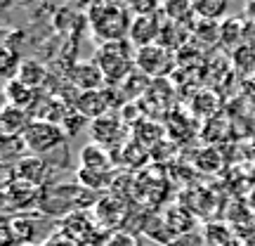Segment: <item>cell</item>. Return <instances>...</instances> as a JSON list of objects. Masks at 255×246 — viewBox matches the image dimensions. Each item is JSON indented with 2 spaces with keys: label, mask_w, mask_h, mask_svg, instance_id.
Returning <instances> with one entry per match:
<instances>
[{
  "label": "cell",
  "mask_w": 255,
  "mask_h": 246,
  "mask_svg": "<svg viewBox=\"0 0 255 246\" xmlns=\"http://www.w3.org/2000/svg\"><path fill=\"white\" fill-rule=\"evenodd\" d=\"M78 164L81 168H90V171H114V159H111L109 149L97 142H88L85 147H81Z\"/></svg>",
  "instance_id": "cell-12"
},
{
  "label": "cell",
  "mask_w": 255,
  "mask_h": 246,
  "mask_svg": "<svg viewBox=\"0 0 255 246\" xmlns=\"http://www.w3.org/2000/svg\"><path fill=\"white\" fill-rule=\"evenodd\" d=\"M163 223H165V232L168 237L173 242L175 237H182V235H189L191 232V216L187 209H180V206H173V209L165 211L163 216Z\"/></svg>",
  "instance_id": "cell-14"
},
{
  "label": "cell",
  "mask_w": 255,
  "mask_h": 246,
  "mask_svg": "<svg viewBox=\"0 0 255 246\" xmlns=\"http://www.w3.org/2000/svg\"><path fill=\"white\" fill-rule=\"evenodd\" d=\"M69 81H71V85H76L81 92L104 90V85H107V78H104L100 64L95 62V59H85V62L73 64L71 73H69Z\"/></svg>",
  "instance_id": "cell-8"
},
{
  "label": "cell",
  "mask_w": 255,
  "mask_h": 246,
  "mask_svg": "<svg viewBox=\"0 0 255 246\" xmlns=\"http://www.w3.org/2000/svg\"><path fill=\"white\" fill-rule=\"evenodd\" d=\"M95 62L100 64L107 83H123L135 71V45L128 38L100 43L95 50Z\"/></svg>",
  "instance_id": "cell-2"
},
{
  "label": "cell",
  "mask_w": 255,
  "mask_h": 246,
  "mask_svg": "<svg viewBox=\"0 0 255 246\" xmlns=\"http://www.w3.org/2000/svg\"><path fill=\"white\" fill-rule=\"evenodd\" d=\"M196 166H199L201 171H206V173H215L220 168V156L215 149H201L199 154H196Z\"/></svg>",
  "instance_id": "cell-23"
},
{
  "label": "cell",
  "mask_w": 255,
  "mask_h": 246,
  "mask_svg": "<svg viewBox=\"0 0 255 246\" xmlns=\"http://www.w3.org/2000/svg\"><path fill=\"white\" fill-rule=\"evenodd\" d=\"M31 116H28L26 109L21 107H14V104H5V109L0 114V128H2V135L5 140H12V137H21L26 133V128L31 126Z\"/></svg>",
  "instance_id": "cell-11"
},
{
  "label": "cell",
  "mask_w": 255,
  "mask_h": 246,
  "mask_svg": "<svg viewBox=\"0 0 255 246\" xmlns=\"http://www.w3.org/2000/svg\"><path fill=\"white\" fill-rule=\"evenodd\" d=\"M12 232L17 235V239L21 244H28L33 239V223L28 218H14L12 220Z\"/></svg>",
  "instance_id": "cell-24"
},
{
  "label": "cell",
  "mask_w": 255,
  "mask_h": 246,
  "mask_svg": "<svg viewBox=\"0 0 255 246\" xmlns=\"http://www.w3.org/2000/svg\"><path fill=\"white\" fill-rule=\"evenodd\" d=\"M88 26L100 43L126 40L132 26V9L126 2H95L88 7Z\"/></svg>",
  "instance_id": "cell-1"
},
{
  "label": "cell",
  "mask_w": 255,
  "mask_h": 246,
  "mask_svg": "<svg viewBox=\"0 0 255 246\" xmlns=\"http://www.w3.org/2000/svg\"><path fill=\"white\" fill-rule=\"evenodd\" d=\"M5 97H7V104H14V107H21V109L28 111V107L36 100V92H33V88H28V85L14 78L5 85Z\"/></svg>",
  "instance_id": "cell-17"
},
{
  "label": "cell",
  "mask_w": 255,
  "mask_h": 246,
  "mask_svg": "<svg viewBox=\"0 0 255 246\" xmlns=\"http://www.w3.org/2000/svg\"><path fill=\"white\" fill-rule=\"evenodd\" d=\"M45 66L43 64H38L36 59H26V62H21V66H19V73H17V81H21L24 85H28V88H33L36 90L40 83L45 81Z\"/></svg>",
  "instance_id": "cell-18"
},
{
  "label": "cell",
  "mask_w": 255,
  "mask_h": 246,
  "mask_svg": "<svg viewBox=\"0 0 255 246\" xmlns=\"http://www.w3.org/2000/svg\"><path fill=\"white\" fill-rule=\"evenodd\" d=\"M168 246H203V239L199 235L189 232V235H182V237H175Z\"/></svg>",
  "instance_id": "cell-27"
},
{
  "label": "cell",
  "mask_w": 255,
  "mask_h": 246,
  "mask_svg": "<svg viewBox=\"0 0 255 246\" xmlns=\"http://www.w3.org/2000/svg\"><path fill=\"white\" fill-rule=\"evenodd\" d=\"M161 31H163V19H161V12L158 14H146V17H132V26H130V33H128V40L137 47H146L158 43L161 38Z\"/></svg>",
  "instance_id": "cell-7"
},
{
  "label": "cell",
  "mask_w": 255,
  "mask_h": 246,
  "mask_svg": "<svg viewBox=\"0 0 255 246\" xmlns=\"http://www.w3.org/2000/svg\"><path fill=\"white\" fill-rule=\"evenodd\" d=\"M191 12H194L201 21L218 24L220 19L227 14V2H225V0H196V2H191Z\"/></svg>",
  "instance_id": "cell-16"
},
{
  "label": "cell",
  "mask_w": 255,
  "mask_h": 246,
  "mask_svg": "<svg viewBox=\"0 0 255 246\" xmlns=\"http://www.w3.org/2000/svg\"><path fill=\"white\" fill-rule=\"evenodd\" d=\"M21 140L33 156H50L62 145H66V133L57 123H50L45 119H33Z\"/></svg>",
  "instance_id": "cell-4"
},
{
  "label": "cell",
  "mask_w": 255,
  "mask_h": 246,
  "mask_svg": "<svg viewBox=\"0 0 255 246\" xmlns=\"http://www.w3.org/2000/svg\"><path fill=\"white\" fill-rule=\"evenodd\" d=\"M189 109L196 119H213V114H218L220 109V97L213 90H199L191 95Z\"/></svg>",
  "instance_id": "cell-15"
},
{
  "label": "cell",
  "mask_w": 255,
  "mask_h": 246,
  "mask_svg": "<svg viewBox=\"0 0 255 246\" xmlns=\"http://www.w3.org/2000/svg\"><path fill=\"white\" fill-rule=\"evenodd\" d=\"M114 107V95L111 90H92V92H81L76 100H73V109L83 114L88 121H97L102 116L111 114Z\"/></svg>",
  "instance_id": "cell-6"
},
{
  "label": "cell",
  "mask_w": 255,
  "mask_h": 246,
  "mask_svg": "<svg viewBox=\"0 0 255 246\" xmlns=\"http://www.w3.org/2000/svg\"><path fill=\"white\" fill-rule=\"evenodd\" d=\"M220 38L225 45H237L239 40L244 38V31H241V24L237 19H227L225 24H220Z\"/></svg>",
  "instance_id": "cell-20"
},
{
  "label": "cell",
  "mask_w": 255,
  "mask_h": 246,
  "mask_svg": "<svg viewBox=\"0 0 255 246\" xmlns=\"http://www.w3.org/2000/svg\"><path fill=\"white\" fill-rule=\"evenodd\" d=\"M90 190L83 185H59V187H43L38 206L50 216L73 213L81 204H90Z\"/></svg>",
  "instance_id": "cell-3"
},
{
  "label": "cell",
  "mask_w": 255,
  "mask_h": 246,
  "mask_svg": "<svg viewBox=\"0 0 255 246\" xmlns=\"http://www.w3.org/2000/svg\"><path fill=\"white\" fill-rule=\"evenodd\" d=\"M47 175H50V166H47L45 156L28 154V156L17 159V164H14V178L21 180V183L31 185V187H38V190L45 187Z\"/></svg>",
  "instance_id": "cell-9"
},
{
  "label": "cell",
  "mask_w": 255,
  "mask_h": 246,
  "mask_svg": "<svg viewBox=\"0 0 255 246\" xmlns=\"http://www.w3.org/2000/svg\"><path fill=\"white\" fill-rule=\"evenodd\" d=\"M19 66H21V62H19L17 52L9 50V47H2V73H5L7 81H14V78H17Z\"/></svg>",
  "instance_id": "cell-21"
},
{
  "label": "cell",
  "mask_w": 255,
  "mask_h": 246,
  "mask_svg": "<svg viewBox=\"0 0 255 246\" xmlns=\"http://www.w3.org/2000/svg\"><path fill=\"white\" fill-rule=\"evenodd\" d=\"M104 246H137V242H135V237L128 235V232H116V235H111V237L104 242Z\"/></svg>",
  "instance_id": "cell-26"
},
{
  "label": "cell",
  "mask_w": 255,
  "mask_h": 246,
  "mask_svg": "<svg viewBox=\"0 0 255 246\" xmlns=\"http://www.w3.org/2000/svg\"><path fill=\"white\" fill-rule=\"evenodd\" d=\"M161 12H163L165 17H170L173 24L187 19V14H194V12H191V2H165Z\"/></svg>",
  "instance_id": "cell-22"
},
{
  "label": "cell",
  "mask_w": 255,
  "mask_h": 246,
  "mask_svg": "<svg viewBox=\"0 0 255 246\" xmlns=\"http://www.w3.org/2000/svg\"><path fill=\"white\" fill-rule=\"evenodd\" d=\"M123 133H126V123H123V119H121L119 114H114V111L90 123L92 142H97V145H102V147L119 145Z\"/></svg>",
  "instance_id": "cell-10"
},
{
  "label": "cell",
  "mask_w": 255,
  "mask_h": 246,
  "mask_svg": "<svg viewBox=\"0 0 255 246\" xmlns=\"http://www.w3.org/2000/svg\"><path fill=\"white\" fill-rule=\"evenodd\" d=\"M78 185L85 190H107L111 185V171H90V168H78Z\"/></svg>",
  "instance_id": "cell-19"
},
{
  "label": "cell",
  "mask_w": 255,
  "mask_h": 246,
  "mask_svg": "<svg viewBox=\"0 0 255 246\" xmlns=\"http://www.w3.org/2000/svg\"><path fill=\"white\" fill-rule=\"evenodd\" d=\"M5 197H7V206H14V209H31L33 204L40 201V190L17 180L14 185H5Z\"/></svg>",
  "instance_id": "cell-13"
},
{
  "label": "cell",
  "mask_w": 255,
  "mask_h": 246,
  "mask_svg": "<svg viewBox=\"0 0 255 246\" xmlns=\"http://www.w3.org/2000/svg\"><path fill=\"white\" fill-rule=\"evenodd\" d=\"M170 66H173L170 50L158 45V43L135 50V69L139 73H144L146 78H158V76L170 71Z\"/></svg>",
  "instance_id": "cell-5"
},
{
  "label": "cell",
  "mask_w": 255,
  "mask_h": 246,
  "mask_svg": "<svg viewBox=\"0 0 255 246\" xmlns=\"http://www.w3.org/2000/svg\"><path fill=\"white\" fill-rule=\"evenodd\" d=\"M85 116L83 114H78L76 109H71L69 114H66V119H64V123H62V128H64V133L66 135H73V133H78L81 130V126H85Z\"/></svg>",
  "instance_id": "cell-25"
}]
</instances>
